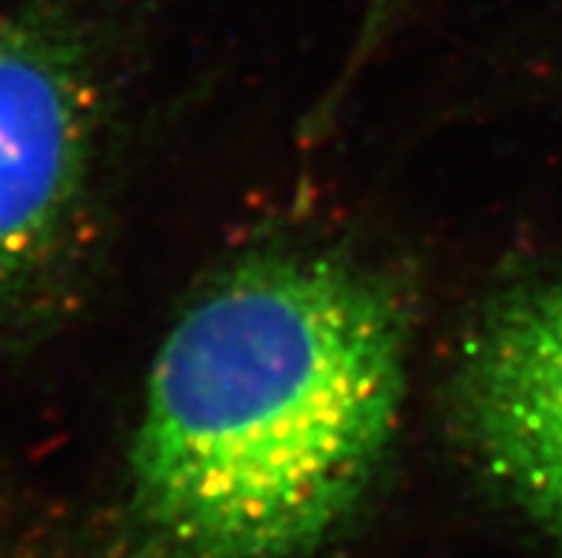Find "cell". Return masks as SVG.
Returning <instances> with one entry per match:
<instances>
[{"instance_id": "1", "label": "cell", "mask_w": 562, "mask_h": 558, "mask_svg": "<svg viewBox=\"0 0 562 558\" xmlns=\"http://www.w3.org/2000/svg\"><path fill=\"white\" fill-rule=\"evenodd\" d=\"M406 303L335 254H263L166 333L132 442L143 519L186 558H297L340 527L397 431Z\"/></svg>"}, {"instance_id": "2", "label": "cell", "mask_w": 562, "mask_h": 558, "mask_svg": "<svg viewBox=\"0 0 562 558\" xmlns=\"http://www.w3.org/2000/svg\"><path fill=\"white\" fill-rule=\"evenodd\" d=\"M98 132L83 26L60 0L0 18V328L66 262Z\"/></svg>"}, {"instance_id": "3", "label": "cell", "mask_w": 562, "mask_h": 558, "mask_svg": "<svg viewBox=\"0 0 562 558\" xmlns=\"http://www.w3.org/2000/svg\"><path fill=\"white\" fill-rule=\"evenodd\" d=\"M454 390L488 476L562 547V274L508 291L480 317Z\"/></svg>"}]
</instances>
